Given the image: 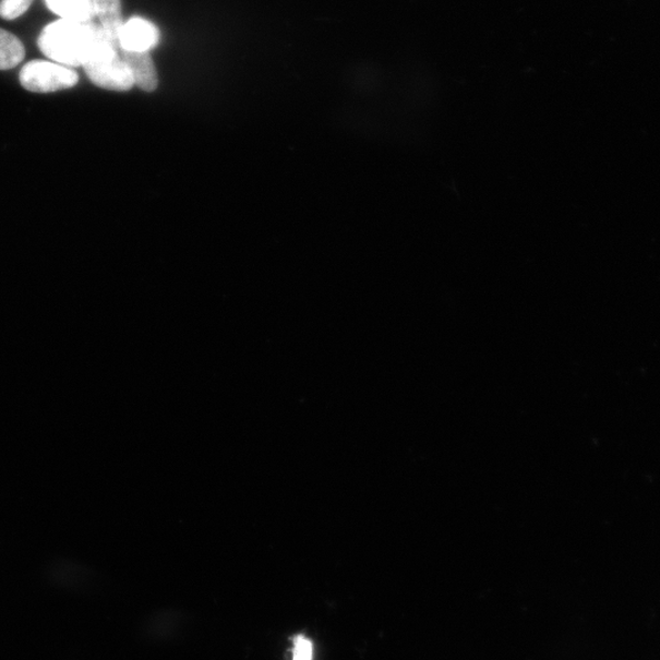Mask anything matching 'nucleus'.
I'll list each match as a JSON object with an SVG mask.
<instances>
[{"instance_id":"1","label":"nucleus","mask_w":660,"mask_h":660,"mask_svg":"<svg viewBox=\"0 0 660 660\" xmlns=\"http://www.w3.org/2000/svg\"><path fill=\"white\" fill-rule=\"evenodd\" d=\"M108 34L93 22L75 23L58 20L45 27L38 47L55 63L84 67Z\"/></svg>"},{"instance_id":"2","label":"nucleus","mask_w":660,"mask_h":660,"mask_svg":"<svg viewBox=\"0 0 660 660\" xmlns=\"http://www.w3.org/2000/svg\"><path fill=\"white\" fill-rule=\"evenodd\" d=\"M83 68L88 79L100 88L125 93L135 86L130 69L120 57L117 40L109 35L101 40Z\"/></svg>"},{"instance_id":"3","label":"nucleus","mask_w":660,"mask_h":660,"mask_svg":"<svg viewBox=\"0 0 660 660\" xmlns=\"http://www.w3.org/2000/svg\"><path fill=\"white\" fill-rule=\"evenodd\" d=\"M77 83L75 70L49 60H33L20 71V84L29 93H57L74 87Z\"/></svg>"},{"instance_id":"4","label":"nucleus","mask_w":660,"mask_h":660,"mask_svg":"<svg viewBox=\"0 0 660 660\" xmlns=\"http://www.w3.org/2000/svg\"><path fill=\"white\" fill-rule=\"evenodd\" d=\"M159 39L158 28L141 17H132L119 29L118 46L128 52H149Z\"/></svg>"},{"instance_id":"5","label":"nucleus","mask_w":660,"mask_h":660,"mask_svg":"<svg viewBox=\"0 0 660 660\" xmlns=\"http://www.w3.org/2000/svg\"><path fill=\"white\" fill-rule=\"evenodd\" d=\"M120 57L130 69L134 84L145 93H154L158 87L157 70L148 52H128L119 48Z\"/></svg>"},{"instance_id":"6","label":"nucleus","mask_w":660,"mask_h":660,"mask_svg":"<svg viewBox=\"0 0 660 660\" xmlns=\"http://www.w3.org/2000/svg\"><path fill=\"white\" fill-rule=\"evenodd\" d=\"M46 4L67 22L89 23L96 16L94 0H46Z\"/></svg>"},{"instance_id":"7","label":"nucleus","mask_w":660,"mask_h":660,"mask_svg":"<svg viewBox=\"0 0 660 660\" xmlns=\"http://www.w3.org/2000/svg\"><path fill=\"white\" fill-rule=\"evenodd\" d=\"M94 7L100 27L117 40L119 29L124 24L123 14H121V0H94Z\"/></svg>"},{"instance_id":"8","label":"nucleus","mask_w":660,"mask_h":660,"mask_svg":"<svg viewBox=\"0 0 660 660\" xmlns=\"http://www.w3.org/2000/svg\"><path fill=\"white\" fill-rule=\"evenodd\" d=\"M25 58V47L15 35L0 28V70L17 67Z\"/></svg>"},{"instance_id":"9","label":"nucleus","mask_w":660,"mask_h":660,"mask_svg":"<svg viewBox=\"0 0 660 660\" xmlns=\"http://www.w3.org/2000/svg\"><path fill=\"white\" fill-rule=\"evenodd\" d=\"M34 0H2L0 2V17L15 20L24 15Z\"/></svg>"},{"instance_id":"10","label":"nucleus","mask_w":660,"mask_h":660,"mask_svg":"<svg viewBox=\"0 0 660 660\" xmlns=\"http://www.w3.org/2000/svg\"><path fill=\"white\" fill-rule=\"evenodd\" d=\"M313 645L307 636L299 635L293 638L292 660H312Z\"/></svg>"}]
</instances>
